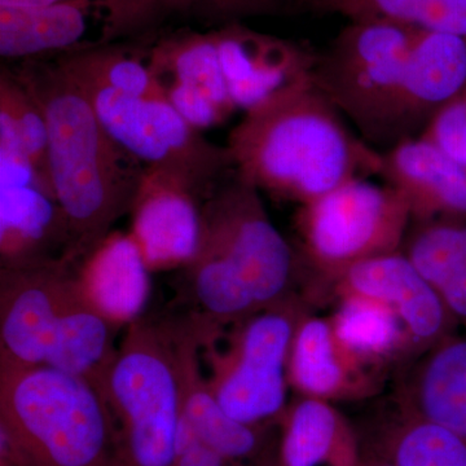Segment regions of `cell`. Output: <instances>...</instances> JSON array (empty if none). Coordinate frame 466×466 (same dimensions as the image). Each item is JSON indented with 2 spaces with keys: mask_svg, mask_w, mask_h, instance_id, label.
<instances>
[{
  "mask_svg": "<svg viewBox=\"0 0 466 466\" xmlns=\"http://www.w3.org/2000/svg\"><path fill=\"white\" fill-rule=\"evenodd\" d=\"M200 219L198 248L177 267L165 312L205 350L227 328L299 297L305 267L272 223L262 192L235 168L201 201Z\"/></svg>",
  "mask_w": 466,
  "mask_h": 466,
  "instance_id": "obj_1",
  "label": "cell"
},
{
  "mask_svg": "<svg viewBox=\"0 0 466 466\" xmlns=\"http://www.w3.org/2000/svg\"><path fill=\"white\" fill-rule=\"evenodd\" d=\"M43 110L55 198L66 217L63 259L84 266L133 210L146 168L113 139L84 90L54 60L14 67Z\"/></svg>",
  "mask_w": 466,
  "mask_h": 466,
  "instance_id": "obj_2",
  "label": "cell"
},
{
  "mask_svg": "<svg viewBox=\"0 0 466 466\" xmlns=\"http://www.w3.org/2000/svg\"><path fill=\"white\" fill-rule=\"evenodd\" d=\"M226 146L244 179L299 205L381 170V150L350 128L312 76L244 113Z\"/></svg>",
  "mask_w": 466,
  "mask_h": 466,
  "instance_id": "obj_3",
  "label": "cell"
},
{
  "mask_svg": "<svg viewBox=\"0 0 466 466\" xmlns=\"http://www.w3.org/2000/svg\"><path fill=\"white\" fill-rule=\"evenodd\" d=\"M0 440L23 466H115V425L103 395L51 367L0 364Z\"/></svg>",
  "mask_w": 466,
  "mask_h": 466,
  "instance_id": "obj_4",
  "label": "cell"
},
{
  "mask_svg": "<svg viewBox=\"0 0 466 466\" xmlns=\"http://www.w3.org/2000/svg\"><path fill=\"white\" fill-rule=\"evenodd\" d=\"M116 433L115 466H173L182 394L167 317L131 319L101 383Z\"/></svg>",
  "mask_w": 466,
  "mask_h": 466,
  "instance_id": "obj_5",
  "label": "cell"
},
{
  "mask_svg": "<svg viewBox=\"0 0 466 466\" xmlns=\"http://www.w3.org/2000/svg\"><path fill=\"white\" fill-rule=\"evenodd\" d=\"M421 30L390 21H349L318 51L312 79L379 150L398 143V116L410 55Z\"/></svg>",
  "mask_w": 466,
  "mask_h": 466,
  "instance_id": "obj_6",
  "label": "cell"
},
{
  "mask_svg": "<svg viewBox=\"0 0 466 466\" xmlns=\"http://www.w3.org/2000/svg\"><path fill=\"white\" fill-rule=\"evenodd\" d=\"M297 225L303 267L333 281L359 262L400 251L412 218L390 186L358 177L300 205Z\"/></svg>",
  "mask_w": 466,
  "mask_h": 466,
  "instance_id": "obj_7",
  "label": "cell"
},
{
  "mask_svg": "<svg viewBox=\"0 0 466 466\" xmlns=\"http://www.w3.org/2000/svg\"><path fill=\"white\" fill-rule=\"evenodd\" d=\"M79 87L113 139L146 171L184 184L201 201L235 168L227 146L208 142L165 97L133 96L99 86Z\"/></svg>",
  "mask_w": 466,
  "mask_h": 466,
  "instance_id": "obj_8",
  "label": "cell"
},
{
  "mask_svg": "<svg viewBox=\"0 0 466 466\" xmlns=\"http://www.w3.org/2000/svg\"><path fill=\"white\" fill-rule=\"evenodd\" d=\"M305 315L294 297L232 327L225 354L216 345L205 349L210 388L233 419L253 426L281 421L288 410L291 345Z\"/></svg>",
  "mask_w": 466,
  "mask_h": 466,
  "instance_id": "obj_9",
  "label": "cell"
},
{
  "mask_svg": "<svg viewBox=\"0 0 466 466\" xmlns=\"http://www.w3.org/2000/svg\"><path fill=\"white\" fill-rule=\"evenodd\" d=\"M86 283L66 259L0 267V364L45 366L66 309Z\"/></svg>",
  "mask_w": 466,
  "mask_h": 466,
  "instance_id": "obj_10",
  "label": "cell"
},
{
  "mask_svg": "<svg viewBox=\"0 0 466 466\" xmlns=\"http://www.w3.org/2000/svg\"><path fill=\"white\" fill-rule=\"evenodd\" d=\"M214 30L223 75L238 112H249L314 72L318 51L306 43L257 32L242 23Z\"/></svg>",
  "mask_w": 466,
  "mask_h": 466,
  "instance_id": "obj_11",
  "label": "cell"
},
{
  "mask_svg": "<svg viewBox=\"0 0 466 466\" xmlns=\"http://www.w3.org/2000/svg\"><path fill=\"white\" fill-rule=\"evenodd\" d=\"M334 288L390 306L419 351L452 336V317L440 291L421 275L403 251L359 262L337 276Z\"/></svg>",
  "mask_w": 466,
  "mask_h": 466,
  "instance_id": "obj_12",
  "label": "cell"
},
{
  "mask_svg": "<svg viewBox=\"0 0 466 466\" xmlns=\"http://www.w3.org/2000/svg\"><path fill=\"white\" fill-rule=\"evenodd\" d=\"M383 183L400 193L412 225L466 222V168L422 137L381 150Z\"/></svg>",
  "mask_w": 466,
  "mask_h": 466,
  "instance_id": "obj_13",
  "label": "cell"
},
{
  "mask_svg": "<svg viewBox=\"0 0 466 466\" xmlns=\"http://www.w3.org/2000/svg\"><path fill=\"white\" fill-rule=\"evenodd\" d=\"M162 314L174 336L184 421L208 446L235 465L256 461L274 451L268 440V425L242 424L220 406L208 380L202 375L201 343L175 319L164 311Z\"/></svg>",
  "mask_w": 466,
  "mask_h": 466,
  "instance_id": "obj_14",
  "label": "cell"
},
{
  "mask_svg": "<svg viewBox=\"0 0 466 466\" xmlns=\"http://www.w3.org/2000/svg\"><path fill=\"white\" fill-rule=\"evenodd\" d=\"M201 198L167 175L146 171L131 216V238L147 267H180L200 236Z\"/></svg>",
  "mask_w": 466,
  "mask_h": 466,
  "instance_id": "obj_15",
  "label": "cell"
},
{
  "mask_svg": "<svg viewBox=\"0 0 466 466\" xmlns=\"http://www.w3.org/2000/svg\"><path fill=\"white\" fill-rule=\"evenodd\" d=\"M109 12L104 0H66L39 7L0 5V56L20 64L96 45L88 33L94 20L106 25Z\"/></svg>",
  "mask_w": 466,
  "mask_h": 466,
  "instance_id": "obj_16",
  "label": "cell"
},
{
  "mask_svg": "<svg viewBox=\"0 0 466 466\" xmlns=\"http://www.w3.org/2000/svg\"><path fill=\"white\" fill-rule=\"evenodd\" d=\"M466 84V38L421 30L410 55L398 116V142L421 135Z\"/></svg>",
  "mask_w": 466,
  "mask_h": 466,
  "instance_id": "obj_17",
  "label": "cell"
},
{
  "mask_svg": "<svg viewBox=\"0 0 466 466\" xmlns=\"http://www.w3.org/2000/svg\"><path fill=\"white\" fill-rule=\"evenodd\" d=\"M67 247L60 205L35 186H0V267L63 259Z\"/></svg>",
  "mask_w": 466,
  "mask_h": 466,
  "instance_id": "obj_18",
  "label": "cell"
},
{
  "mask_svg": "<svg viewBox=\"0 0 466 466\" xmlns=\"http://www.w3.org/2000/svg\"><path fill=\"white\" fill-rule=\"evenodd\" d=\"M289 382L302 397L359 400L373 391L372 377L350 360L334 337L330 319L302 318L289 358Z\"/></svg>",
  "mask_w": 466,
  "mask_h": 466,
  "instance_id": "obj_19",
  "label": "cell"
},
{
  "mask_svg": "<svg viewBox=\"0 0 466 466\" xmlns=\"http://www.w3.org/2000/svg\"><path fill=\"white\" fill-rule=\"evenodd\" d=\"M425 352L410 368L397 401L466 441V337L452 334Z\"/></svg>",
  "mask_w": 466,
  "mask_h": 466,
  "instance_id": "obj_20",
  "label": "cell"
},
{
  "mask_svg": "<svg viewBox=\"0 0 466 466\" xmlns=\"http://www.w3.org/2000/svg\"><path fill=\"white\" fill-rule=\"evenodd\" d=\"M280 424V466L360 465L359 435L330 401L302 397Z\"/></svg>",
  "mask_w": 466,
  "mask_h": 466,
  "instance_id": "obj_21",
  "label": "cell"
},
{
  "mask_svg": "<svg viewBox=\"0 0 466 466\" xmlns=\"http://www.w3.org/2000/svg\"><path fill=\"white\" fill-rule=\"evenodd\" d=\"M122 323L101 308L86 285L61 319L45 366L81 377L100 391L118 350L116 337Z\"/></svg>",
  "mask_w": 466,
  "mask_h": 466,
  "instance_id": "obj_22",
  "label": "cell"
},
{
  "mask_svg": "<svg viewBox=\"0 0 466 466\" xmlns=\"http://www.w3.org/2000/svg\"><path fill=\"white\" fill-rule=\"evenodd\" d=\"M332 323L334 337L352 363L370 373L415 348L397 312L380 300L342 294Z\"/></svg>",
  "mask_w": 466,
  "mask_h": 466,
  "instance_id": "obj_23",
  "label": "cell"
},
{
  "mask_svg": "<svg viewBox=\"0 0 466 466\" xmlns=\"http://www.w3.org/2000/svg\"><path fill=\"white\" fill-rule=\"evenodd\" d=\"M153 36L148 34L131 43H96L54 61L79 86L108 87L133 96L165 97L150 67Z\"/></svg>",
  "mask_w": 466,
  "mask_h": 466,
  "instance_id": "obj_24",
  "label": "cell"
},
{
  "mask_svg": "<svg viewBox=\"0 0 466 466\" xmlns=\"http://www.w3.org/2000/svg\"><path fill=\"white\" fill-rule=\"evenodd\" d=\"M149 57L159 86L179 82L207 95L227 118L238 112L223 75L216 30L155 34Z\"/></svg>",
  "mask_w": 466,
  "mask_h": 466,
  "instance_id": "obj_25",
  "label": "cell"
},
{
  "mask_svg": "<svg viewBox=\"0 0 466 466\" xmlns=\"http://www.w3.org/2000/svg\"><path fill=\"white\" fill-rule=\"evenodd\" d=\"M377 425L370 453L395 466H466V441L397 401Z\"/></svg>",
  "mask_w": 466,
  "mask_h": 466,
  "instance_id": "obj_26",
  "label": "cell"
},
{
  "mask_svg": "<svg viewBox=\"0 0 466 466\" xmlns=\"http://www.w3.org/2000/svg\"><path fill=\"white\" fill-rule=\"evenodd\" d=\"M142 253L131 236L112 233L82 266V274L92 297L112 317L125 321L135 312L146 289Z\"/></svg>",
  "mask_w": 466,
  "mask_h": 466,
  "instance_id": "obj_27",
  "label": "cell"
},
{
  "mask_svg": "<svg viewBox=\"0 0 466 466\" xmlns=\"http://www.w3.org/2000/svg\"><path fill=\"white\" fill-rule=\"evenodd\" d=\"M294 15L288 0H126L124 30L127 36L155 33L167 17L200 18L220 25L247 18Z\"/></svg>",
  "mask_w": 466,
  "mask_h": 466,
  "instance_id": "obj_28",
  "label": "cell"
},
{
  "mask_svg": "<svg viewBox=\"0 0 466 466\" xmlns=\"http://www.w3.org/2000/svg\"><path fill=\"white\" fill-rule=\"evenodd\" d=\"M0 150L27 156L46 191L55 198L48 168L46 116L32 92L9 67H2L0 73Z\"/></svg>",
  "mask_w": 466,
  "mask_h": 466,
  "instance_id": "obj_29",
  "label": "cell"
},
{
  "mask_svg": "<svg viewBox=\"0 0 466 466\" xmlns=\"http://www.w3.org/2000/svg\"><path fill=\"white\" fill-rule=\"evenodd\" d=\"M323 14L349 21H390L466 38V0H329Z\"/></svg>",
  "mask_w": 466,
  "mask_h": 466,
  "instance_id": "obj_30",
  "label": "cell"
},
{
  "mask_svg": "<svg viewBox=\"0 0 466 466\" xmlns=\"http://www.w3.org/2000/svg\"><path fill=\"white\" fill-rule=\"evenodd\" d=\"M401 251L437 289L466 269V222L412 225Z\"/></svg>",
  "mask_w": 466,
  "mask_h": 466,
  "instance_id": "obj_31",
  "label": "cell"
},
{
  "mask_svg": "<svg viewBox=\"0 0 466 466\" xmlns=\"http://www.w3.org/2000/svg\"><path fill=\"white\" fill-rule=\"evenodd\" d=\"M420 137L466 168V84L431 116Z\"/></svg>",
  "mask_w": 466,
  "mask_h": 466,
  "instance_id": "obj_32",
  "label": "cell"
},
{
  "mask_svg": "<svg viewBox=\"0 0 466 466\" xmlns=\"http://www.w3.org/2000/svg\"><path fill=\"white\" fill-rule=\"evenodd\" d=\"M161 87L170 106L196 130L216 127L228 119L207 95L196 88L174 81L162 82Z\"/></svg>",
  "mask_w": 466,
  "mask_h": 466,
  "instance_id": "obj_33",
  "label": "cell"
},
{
  "mask_svg": "<svg viewBox=\"0 0 466 466\" xmlns=\"http://www.w3.org/2000/svg\"><path fill=\"white\" fill-rule=\"evenodd\" d=\"M173 466H236L223 458L216 450L208 446L204 441L192 431L191 426L180 422L177 433V449Z\"/></svg>",
  "mask_w": 466,
  "mask_h": 466,
  "instance_id": "obj_34",
  "label": "cell"
},
{
  "mask_svg": "<svg viewBox=\"0 0 466 466\" xmlns=\"http://www.w3.org/2000/svg\"><path fill=\"white\" fill-rule=\"evenodd\" d=\"M438 291L452 317L466 327V269L447 280Z\"/></svg>",
  "mask_w": 466,
  "mask_h": 466,
  "instance_id": "obj_35",
  "label": "cell"
},
{
  "mask_svg": "<svg viewBox=\"0 0 466 466\" xmlns=\"http://www.w3.org/2000/svg\"><path fill=\"white\" fill-rule=\"evenodd\" d=\"M66 2V0H0V5L5 7H39V5H50L55 3ZM108 3L110 12L108 18H112L121 7L124 0H104Z\"/></svg>",
  "mask_w": 466,
  "mask_h": 466,
  "instance_id": "obj_36",
  "label": "cell"
},
{
  "mask_svg": "<svg viewBox=\"0 0 466 466\" xmlns=\"http://www.w3.org/2000/svg\"><path fill=\"white\" fill-rule=\"evenodd\" d=\"M294 15L302 14V12H314V14H323V9L329 0H288Z\"/></svg>",
  "mask_w": 466,
  "mask_h": 466,
  "instance_id": "obj_37",
  "label": "cell"
},
{
  "mask_svg": "<svg viewBox=\"0 0 466 466\" xmlns=\"http://www.w3.org/2000/svg\"><path fill=\"white\" fill-rule=\"evenodd\" d=\"M0 466H23L5 441H0Z\"/></svg>",
  "mask_w": 466,
  "mask_h": 466,
  "instance_id": "obj_38",
  "label": "cell"
},
{
  "mask_svg": "<svg viewBox=\"0 0 466 466\" xmlns=\"http://www.w3.org/2000/svg\"><path fill=\"white\" fill-rule=\"evenodd\" d=\"M236 466H280V464H279V451L276 453H274V451H271V452L267 453L263 458L256 460V461Z\"/></svg>",
  "mask_w": 466,
  "mask_h": 466,
  "instance_id": "obj_39",
  "label": "cell"
},
{
  "mask_svg": "<svg viewBox=\"0 0 466 466\" xmlns=\"http://www.w3.org/2000/svg\"><path fill=\"white\" fill-rule=\"evenodd\" d=\"M363 455V453H361ZM359 466H395L390 464V462L385 461V460H381L379 458H375V456L363 455L361 456V462Z\"/></svg>",
  "mask_w": 466,
  "mask_h": 466,
  "instance_id": "obj_40",
  "label": "cell"
}]
</instances>
